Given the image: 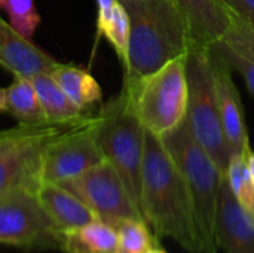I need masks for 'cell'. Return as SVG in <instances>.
<instances>
[{"label": "cell", "instance_id": "obj_1", "mask_svg": "<svg viewBox=\"0 0 254 253\" xmlns=\"http://www.w3.org/2000/svg\"><path fill=\"white\" fill-rule=\"evenodd\" d=\"M129 18V43L122 94L131 100L140 85L192 45L189 22L174 0H119Z\"/></svg>", "mask_w": 254, "mask_h": 253}, {"label": "cell", "instance_id": "obj_2", "mask_svg": "<svg viewBox=\"0 0 254 253\" xmlns=\"http://www.w3.org/2000/svg\"><path fill=\"white\" fill-rule=\"evenodd\" d=\"M141 215L159 239H171L189 253H204L185 180L161 137L144 133Z\"/></svg>", "mask_w": 254, "mask_h": 253}, {"label": "cell", "instance_id": "obj_3", "mask_svg": "<svg viewBox=\"0 0 254 253\" xmlns=\"http://www.w3.org/2000/svg\"><path fill=\"white\" fill-rule=\"evenodd\" d=\"M188 188L204 253H217V210L223 174L193 136L188 118L161 137Z\"/></svg>", "mask_w": 254, "mask_h": 253}, {"label": "cell", "instance_id": "obj_4", "mask_svg": "<svg viewBox=\"0 0 254 253\" xmlns=\"http://www.w3.org/2000/svg\"><path fill=\"white\" fill-rule=\"evenodd\" d=\"M188 112L189 127L199 145L213 158L223 176L234 154L223 133L219 113L211 46L192 42L186 54Z\"/></svg>", "mask_w": 254, "mask_h": 253}, {"label": "cell", "instance_id": "obj_5", "mask_svg": "<svg viewBox=\"0 0 254 253\" xmlns=\"http://www.w3.org/2000/svg\"><path fill=\"white\" fill-rule=\"evenodd\" d=\"M95 130L103 157L116 169L132 203L141 213V167L146 128L122 92L100 109Z\"/></svg>", "mask_w": 254, "mask_h": 253}, {"label": "cell", "instance_id": "obj_6", "mask_svg": "<svg viewBox=\"0 0 254 253\" xmlns=\"http://www.w3.org/2000/svg\"><path fill=\"white\" fill-rule=\"evenodd\" d=\"M128 101L144 128L155 136L162 137L176 128L188 112L186 55L174 58L149 76Z\"/></svg>", "mask_w": 254, "mask_h": 253}, {"label": "cell", "instance_id": "obj_7", "mask_svg": "<svg viewBox=\"0 0 254 253\" xmlns=\"http://www.w3.org/2000/svg\"><path fill=\"white\" fill-rule=\"evenodd\" d=\"M0 243L16 248H60L57 233L36 192L16 186L0 192Z\"/></svg>", "mask_w": 254, "mask_h": 253}, {"label": "cell", "instance_id": "obj_8", "mask_svg": "<svg viewBox=\"0 0 254 253\" xmlns=\"http://www.w3.org/2000/svg\"><path fill=\"white\" fill-rule=\"evenodd\" d=\"M97 115L51 137L42 154V182L61 183L104 160L97 143Z\"/></svg>", "mask_w": 254, "mask_h": 253}, {"label": "cell", "instance_id": "obj_9", "mask_svg": "<svg viewBox=\"0 0 254 253\" xmlns=\"http://www.w3.org/2000/svg\"><path fill=\"white\" fill-rule=\"evenodd\" d=\"M58 185L74 194L98 219L110 225L124 219H143L119 173L106 158L82 174Z\"/></svg>", "mask_w": 254, "mask_h": 253}, {"label": "cell", "instance_id": "obj_10", "mask_svg": "<svg viewBox=\"0 0 254 253\" xmlns=\"http://www.w3.org/2000/svg\"><path fill=\"white\" fill-rule=\"evenodd\" d=\"M74 124L46 125L40 131L27 136L0 154V192L22 186L33 192L42 183L40 164L43 149L51 137Z\"/></svg>", "mask_w": 254, "mask_h": 253}, {"label": "cell", "instance_id": "obj_11", "mask_svg": "<svg viewBox=\"0 0 254 253\" xmlns=\"http://www.w3.org/2000/svg\"><path fill=\"white\" fill-rule=\"evenodd\" d=\"M211 54H213L219 113H220L225 137L228 140V145L234 157L247 155L252 151V146H250V137H249L240 91L232 79L231 66L226 63V60L217 52L214 46H211Z\"/></svg>", "mask_w": 254, "mask_h": 253}, {"label": "cell", "instance_id": "obj_12", "mask_svg": "<svg viewBox=\"0 0 254 253\" xmlns=\"http://www.w3.org/2000/svg\"><path fill=\"white\" fill-rule=\"evenodd\" d=\"M217 246L226 253H254V218L237 201L223 176L217 210Z\"/></svg>", "mask_w": 254, "mask_h": 253}, {"label": "cell", "instance_id": "obj_13", "mask_svg": "<svg viewBox=\"0 0 254 253\" xmlns=\"http://www.w3.org/2000/svg\"><path fill=\"white\" fill-rule=\"evenodd\" d=\"M58 61L25 39L0 16V66L7 72L31 79L39 73H51Z\"/></svg>", "mask_w": 254, "mask_h": 253}, {"label": "cell", "instance_id": "obj_14", "mask_svg": "<svg viewBox=\"0 0 254 253\" xmlns=\"http://www.w3.org/2000/svg\"><path fill=\"white\" fill-rule=\"evenodd\" d=\"M36 197L63 240L65 234L98 219L82 200L58 183L42 182Z\"/></svg>", "mask_w": 254, "mask_h": 253}, {"label": "cell", "instance_id": "obj_15", "mask_svg": "<svg viewBox=\"0 0 254 253\" xmlns=\"http://www.w3.org/2000/svg\"><path fill=\"white\" fill-rule=\"evenodd\" d=\"M185 13L192 42L213 46L228 31L232 16L223 0H174Z\"/></svg>", "mask_w": 254, "mask_h": 253}, {"label": "cell", "instance_id": "obj_16", "mask_svg": "<svg viewBox=\"0 0 254 253\" xmlns=\"http://www.w3.org/2000/svg\"><path fill=\"white\" fill-rule=\"evenodd\" d=\"M30 81L37 92L49 124H79L91 118V115H86L77 104L70 100V97L64 92V89L58 85L51 73H39Z\"/></svg>", "mask_w": 254, "mask_h": 253}, {"label": "cell", "instance_id": "obj_17", "mask_svg": "<svg viewBox=\"0 0 254 253\" xmlns=\"http://www.w3.org/2000/svg\"><path fill=\"white\" fill-rule=\"evenodd\" d=\"M58 85L83 112L92 109L103 98L101 88L95 78L85 69L73 64L58 63L51 72Z\"/></svg>", "mask_w": 254, "mask_h": 253}, {"label": "cell", "instance_id": "obj_18", "mask_svg": "<svg viewBox=\"0 0 254 253\" xmlns=\"http://www.w3.org/2000/svg\"><path fill=\"white\" fill-rule=\"evenodd\" d=\"M7 112L21 125L40 127V125H55L49 124L46 113L40 104L37 92L30 79L13 75L12 84L6 88Z\"/></svg>", "mask_w": 254, "mask_h": 253}, {"label": "cell", "instance_id": "obj_19", "mask_svg": "<svg viewBox=\"0 0 254 253\" xmlns=\"http://www.w3.org/2000/svg\"><path fill=\"white\" fill-rule=\"evenodd\" d=\"M61 249L65 253H116L118 231L113 225L95 219L65 234Z\"/></svg>", "mask_w": 254, "mask_h": 253}, {"label": "cell", "instance_id": "obj_20", "mask_svg": "<svg viewBox=\"0 0 254 253\" xmlns=\"http://www.w3.org/2000/svg\"><path fill=\"white\" fill-rule=\"evenodd\" d=\"M113 227L118 231L116 253H147L153 248L152 234L144 219H124Z\"/></svg>", "mask_w": 254, "mask_h": 253}, {"label": "cell", "instance_id": "obj_21", "mask_svg": "<svg viewBox=\"0 0 254 253\" xmlns=\"http://www.w3.org/2000/svg\"><path fill=\"white\" fill-rule=\"evenodd\" d=\"M226 177L237 201L254 218V180L249 171L247 155H235L231 160Z\"/></svg>", "mask_w": 254, "mask_h": 253}, {"label": "cell", "instance_id": "obj_22", "mask_svg": "<svg viewBox=\"0 0 254 253\" xmlns=\"http://www.w3.org/2000/svg\"><path fill=\"white\" fill-rule=\"evenodd\" d=\"M0 9L7 13L12 28L31 40L40 24V15L34 0H0Z\"/></svg>", "mask_w": 254, "mask_h": 253}, {"label": "cell", "instance_id": "obj_23", "mask_svg": "<svg viewBox=\"0 0 254 253\" xmlns=\"http://www.w3.org/2000/svg\"><path fill=\"white\" fill-rule=\"evenodd\" d=\"M106 36V39L113 46L116 55L119 57L121 63L124 64L128 54V43H129V18L125 7L119 3H115L109 19L106 21L104 27L100 31V36Z\"/></svg>", "mask_w": 254, "mask_h": 253}, {"label": "cell", "instance_id": "obj_24", "mask_svg": "<svg viewBox=\"0 0 254 253\" xmlns=\"http://www.w3.org/2000/svg\"><path fill=\"white\" fill-rule=\"evenodd\" d=\"M231 16V25L220 42L254 61V25L232 12Z\"/></svg>", "mask_w": 254, "mask_h": 253}, {"label": "cell", "instance_id": "obj_25", "mask_svg": "<svg viewBox=\"0 0 254 253\" xmlns=\"http://www.w3.org/2000/svg\"><path fill=\"white\" fill-rule=\"evenodd\" d=\"M217 52L226 60V63L231 66V69L237 70L243 79L246 81V85H247V89L252 92V95L254 97V61L241 55L240 52H237L235 49L229 48L228 45L219 42L216 45H213Z\"/></svg>", "mask_w": 254, "mask_h": 253}, {"label": "cell", "instance_id": "obj_26", "mask_svg": "<svg viewBox=\"0 0 254 253\" xmlns=\"http://www.w3.org/2000/svg\"><path fill=\"white\" fill-rule=\"evenodd\" d=\"M43 127L46 125H40V127H30V125H21L18 124L16 127L13 128H9V130H3L0 131V154L4 152L6 149H9L10 146H13L16 142H19L21 139L27 137V136H31L37 131H40Z\"/></svg>", "mask_w": 254, "mask_h": 253}, {"label": "cell", "instance_id": "obj_27", "mask_svg": "<svg viewBox=\"0 0 254 253\" xmlns=\"http://www.w3.org/2000/svg\"><path fill=\"white\" fill-rule=\"evenodd\" d=\"M228 9L254 25V0H223Z\"/></svg>", "mask_w": 254, "mask_h": 253}, {"label": "cell", "instance_id": "obj_28", "mask_svg": "<svg viewBox=\"0 0 254 253\" xmlns=\"http://www.w3.org/2000/svg\"><path fill=\"white\" fill-rule=\"evenodd\" d=\"M118 0H97V7H98V15H97V39L100 37V31L104 27L106 21L109 19L112 9Z\"/></svg>", "mask_w": 254, "mask_h": 253}, {"label": "cell", "instance_id": "obj_29", "mask_svg": "<svg viewBox=\"0 0 254 253\" xmlns=\"http://www.w3.org/2000/svg\"><path fill=\"white\" fill-rule=\"evenodd\" d=\"M0 112H7V101H6V88H0Z\"/></svg>", "mask_w": 254, "mask_h": 253}, {"label": "cell", "instance_id": "obj_30", "mask_svg": "<svg viewBox=\"0 0 254 253\" xmlns=\"http://www.w3.org/2000/svg\"><path fill=\"white\" fill-rule=\"evenodd\" d=\"M247 166H249V171H250V174H252V177H253V180H254V151L253 149L247 154Z\"/></svg>", "mask_w": 254, "mask_h": 253}, {"label": "cell", "instance_id": "obj_31", "mask_svg": "<svg viewBox=\"0 0 254 253\" xmlns=\"http://www.w3.org/2000/svg\"><path fill=\"white\" fill-rule=\"evenodd\" d=\"M147 253H167L164 249H159V248H152Z\"/></svg>", "mask_w": 254, "mask_h": 253}]
</instances>
